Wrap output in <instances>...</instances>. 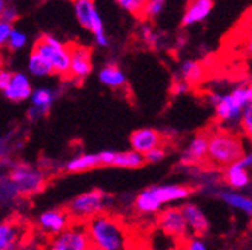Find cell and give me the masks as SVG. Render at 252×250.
<instances>
[{
	"mask_svg": "<svg viewBox=\"0 0 252 250\" xmlns=\"http://www.w3.org/2000/svg\"><path fill=\"white\" fill-rule=\"evenodd\" d=\"M11 181L14 187L21 194H35L42 189L44 174L29 165H17L11 171Z\"/></svg>",
	"mask_w": 252,
	"mask_h": 250,
	"instance_id": "9c48e42d",
	"label": "cell"
},
{
	"mask_svg": "<svg viewBox=\"0 0 252 250\" xmlns=\"http://www.w3.org/2000/svg\"><path fill=\"white\" fill-rule=\"evenodd\" d=\"M6 8V3H5V0H0V14L3 12V9Z\"/></svg>",
	"mask_w": 252,
	"mask_h": 250,
	"instance_id": "60d3db41",
	"label": "cell"
},
{
	"mask_svg": "<svg viewBox=\"0 0 252 250\" xmlns=\"http://www.w3.org/2000/svg\"><path fill=\"white\" fill-rule=\"evenodd\" d=\"M114 154H116V151H111V150L101 151V153H99V158H101V165H102V167H113Z\"/></svg>",
	"mask_w": 252,
	"mask_h": 250,
	"instance_id": "8d00e7d4",
	"label": "cell"
},
{
	"mask_svg": "<svg viewBox=\"0 0 252 250\" xmlns=\"http://www.w3.org/2000/svg\"><path fill=\"white\" fill-rule=\"evenodd\" d=\"M99 165H101L99 153H83L69 159L65 168L68 172H84V171H90L93 168H96Z\"/></svg>",
	"mask_w": 252,
	"mask_h": 250,
	"instance_id": "ffe728a7",
	"label": "cell"
},
{
	"mask_svg": "<svg viewBox=\"0 0 252 250\" xmlns=\"http://www.w3.org/2000/svg\"><path fill=\"white\" fill-rule=\"evenodd\" d=\"M158 226L161 228L164 234L174 240L185 241L189 237V234H191L188 229L182 208L177 207H168L161 210L159 216H158Z\"/></svg>",
	"mask_w": 252,
	"mask_h": 250,
	"instance_id": "ba28073f",
	"label": "cell"
},
{
	"mask_svg": "<svg viewBox=\"0 0 252 250\" xmlns=\"http://www.w3.org/2000/svg\"><path fill=\"white\" fill-rule=\"evenodd\" d=\"M245 153L240 137L227 132L216 131L209 135V151L207 159L218 168H227L228 165L240 161Z\"/></svg>",
	"mask_w": 252,
	"mask_h": 250,
	"instance_id": "3957f363",
	"label": "cell"
},
{
	"mask_svg": "<svg viewBox=\"0 0 252 250\" xmlns=\"http://www.w3.org/2000/svg\"><path fill=\"white\" fill-rule=\"evenodd\" d=\"M27 44V35L20 32L17 28H12L11 32V36H9V41H8V45L12 48V50H20L23 48L24 45Z\"/></svg>",
	"mask_w": 252,
	"mask_h": 250,
	"instance_id": "4dcf8cb0",
	"label": "cell"
},
{
	"mask_svg": "<svg viewBox=\"0 0 252 250\" xmlns=\"http://www.w3.org/2000/svg\"><path fill=\"white\" fill-rule=\"evenodd\" d=\"M225 181H227V184L231 187V189H236V191L245 189V187L249 184L248 168L240 165L239 161L228 165L225 168Z\"/></svg>",
	"mask_w": 252,
	"mask_h": 250,
	"instance_id": "7402d4cb",
	"label": "cell"
},
{
	"mask_svg": "<svg viewBox=\"0 0 252 250\" xmlns=\"http://www.w3.org/2000/svg\"><path fill=\"white\" fill-rule=\"evenodd\" d=\"M0 69H2V57H0Z\"/></svg>",
	"mask_w": 252,
	"mask_h": 250,
	"instance_id": "b9f144b4",
	"label": "cell"
},
{
	"mask_svg": "<svg viewBox=\"0 0 252 250\" xmlns=\"http://www.w3.org/2000/svg\"><path fill=\"white\" fill-rule=\"evenodd\" d=\"M207 151H209V137L197 135L182 151L180 162L183 165H198L207 159Z\"/></svg>",
	"mask_w": 252,
	"mask_h": 250,
	"instance_id": "4fadbf2b",
	"label": "cell"
},
{
	"mask_svg": "<svg viewBox=\"0 0 252 250\" xmlns=\"http://www.w3.org/2000/svg\"><path fill=\"white\" fill-rule=\"evenodd\" d=\"M12 23H8L5 20L0 18V47L8 44L9 41V36H11V32H12Z\"/></svg>",
	"mask_w": 252,
	"mask_h": 250,
	"instance_id": "836d02e7",
	"label": "cell"
},
{
	"mask_svg": "<svg viewBox=\"0 0 252 250\" xmlns=\"http://www.w3.org/2000/svg\"><path fill=\"white\" fill-rule=\"evenodd\" d=\"M71 217L72 216L69 214V211L66 213L62 210H47L39 216L38 223L45 234L56 235L69 226Z\"/></svg>",
	"mask_w": 252,
	"mask_h": 250,
	"instance_id": "7c38bea8",
	"label": "cell"
},
{
	"mask_svg": "<svg viewBox=\"0 0 252 250\" xmlns=\"http://www.w3.org/2000/svg\"><path fill=\"white\" fill-rule=\"evenodd\" d=\"M146 164L144 154L131 148L128 151H119L114 154V161H113V167H119V168H129V169H135L140 168Z\"/></svg>",
	"mask_w": 252,
	"mask_h": 250,
	"instance_id": "cb8c5ba5",
	"label": "cell"
},
{
	"mask_svg": "<svg viewBox=\"0 0 252 250\" xmlns=\"http://www.w3.org/2000/svg\"><path fill=\"white\" fill-rule=\"evenodd\" d=\"M120 9L134 17H143V11L147 0H114Z\"/></svg>",
	"mask_w": 252,
	"mask_h": 250,
	"instance_id": "4316f807",
	"label": "cell"
},
{
	"mask_svg": "<svg viewBox=\"0 0 252 250\" xmlns=\"http://www.w3.org/2000/svg\"><path fill=\"white\" fill-rule=\"evenodd\" d=\"M3 93H5V96L12 102H23L26 99H30L33 90H32L29 77L23 72H17V74H14L11 84L3 90Z\"/></svg>",
	"mask_w": 252,
	"mask_h": 250,
	"instance_id": "e0dca14e",
	"label": "cell"
},
{
	"mask_svg": "<svg viewBox=\"0 0 252 250\" xmlns=\"http://www.w3.org/2000/svg\"><path fill=\"white\" fill-rule=\"evenodd\" d=\"M72 3H74L75 17L80 26L89 30L93 35L94 42H96L98 47H102V48L108 47L110 39L105 33L104 21L96 5H94V0H74Z\"/></svg>",
	"mask_w": 252,
	"mask_h": 250,
	"instance_id": "277c9868",
	"label": "cell"
},
{
	"mask_svg": "<svg viewBox=\"0 0 252 250\" xmlns=\"http://www.w3.org/2000/svg\"><path fill=\"white\" fill-rule=\"evenodd\" d=\"M207 101L213 107L215 115L220 123H240L245 107L252 104V84L236 87L228 93L212 91L207 95Z\"/></svg>",
	"mask_w": 252,
	"mask_h": 250,
	"instance_id": "7a4b0ae2",
	"label": "cell"
},
{
	"mask_svg": "<svg viewBox=\"0 0 252 250\" xmlns=\"http://www.w3.org/2000/svg\"><path fill=\"white\" fill-rule=\"evenodd\" d=\"M188 90H189V84L186 81H183V80H180L179 83H176L174 87H173V91L176 93V95H185Z\"/></svg>",
	"mask_w": 252,
	"mask_h": 250,
	"instance_id": "74e56055",
	"label": "cell"
},
{
	"mask_svg": "<svg viewBox=\"0 0 252 250\" xmlns=\"http://www.w3.org/2000/svg\"><path fill=\"white\" fill-rule=\"evenodd\" d=\"M185 249H189V250H206L207 249V244L206 241L203 240L201 235H189L186 240H185Z\"/></svg>",
	"mask_w": 252,
	"mask_h": 250,
	"instance_id": "d6a6232c",
	"label": "cell"
},
{
	"mask_svg": "<svg viewBox=\"0 0 252 250\" xmlns=\"http://www.w3.org/2000/svg\"><path fill=\"white\" fill-rule=\"evenodd\" d=\"M92 72V58L90 51L84 47H71V77L77 81H83Z\"/></svg>",
	"mask_w": 252,
	"mask_h": 250,
	"instance_id": "9a60e30c",
	"label": "cell"
},
{
	"mask_svg": "<svg viewBox=\"0 0 252 250\" xmlns=\"http://www.w3.org/2000/svg\"><path fill=\"white\" fill-rule=\"evenodd\" d=\"M20 231L14 223H0V250L14 249L18 243Z\"/></svg>",
	"mask_w": 252,
	"mask_h": 250,
	"instance_id": "484cf974",
	"label": "cell"
},
{
	"mask_svg": "<svg viewBox=\"0 0 252 250\" xmlns=\"http://www.w3.org/2000/svg\"><path fill=\"white\" fill-rule=\"evenodd\" d=\"M141 36L143 41L150 47V48H156L158 44H159V35L155 32V28L150 24H144L141 28Z\"/></svg>",
	"mask_w": 252,
	"mask_h": 250,
	"instance_id": "f546056e",
	"label": "cell"
},
{
	"mask_svg": "<svg viewBox=\"0 0 252 250\" xmlns=\"http://www.w3.org/2000/svg\"><path fill=\"white\" fill-rule=\"evenodd\" d=\"M162 142H164V139H162L161 132L150 129V128L138 129V131L132 132L131 137H129L131 148H134V150H137V151H140L143 154H146L152 148L162 145Z\"/></svg>",
	"mask_w": 252,
	"mask_h": 250,
	"instance_id": "2e32d148",
	"label": "cell"
},
{
	"mask_svg": "<svg viewBox=\"0 0 252 250\" xmlns=\"http://www.w3.org/2000/svg\"><path fill=\"white\" fill-rule=\"evenodd\" d=\"M203 75H204V71L198 61L186 60L180 66V80L186 81L189 85L200 83L203 80Z\"/></svg>",
	"mask_w": 252,
	"mask_h": 250,
	"instance_id": "d4e9b609",
	"label": "cell"
},
{
	"mask_svg": "<svg viewBox=\"0 0 252 250\" xmlns=\"http://www.w3.org/2000/svg\"><path fill=\"white\" fill-rule=\"evenodd\" d=\"M239 164L243 165L245 168H251V167H252V148H251L249 151H245V153H243V156L240 158Z\"/></svg>",
	"mask_w": 252,
	"mask_h": 250,
	"instance_id": "f35d334b",
	"label": "cell"
},
{
	"mask_svg": "<svg viewBox=\"0 0 252 250\" xmlns=\"http://www.w3.org/2000/svg\"><path fill=\"white\" fill-rule=\"evenodd\" d=\"M27 71L30 75L42 78V77H48L51 74H54V68L51 61L39 51L33 50L32 54L29 56L27 60Z\"/></svg>",
	"mask_w": 252,
	"mask_h": 250,
	"instance_id": "d6986e66",
	"label": "cell"
},
{
	"mask_svg": "<svg viewBox=\"0 0 252 250\" xmlns=\"http://www.w3.org/2000/svg\"><path fill=\"white\" fill-rule=\"evenodd\" d=\"M246 53H248L249 57L252 58V32H251V35H249V38H248V41H246Z\"/></svg>",
	"mask_w": 252,
	"mask_h": 250,
	"instance_id": "ab89813d",
	"label": "cell"
},
{
	"mask_svg": "<svg viewBox=\"0 0 252 250\" xmlns=\"http://www.w3.org/2000/svg\"><path fill=\"white\" fill-rule=\"evenodd\" d=\"M53 250H89L93 249L87 228H66L62 232L53 235L50 243Z\"/></svg>",
	"mask_w": 252,
	"mask_h": 250,
	"instance_id": "52a82bcc",
	"label": "cell"
},
{
	"mask_svg": "<svg viewBox=\"0 0 252 250\" xmlns=\"http://www.w3.org/2000/svg\"><path fill=\"white\" fill-rule=\"evenodd\" d=\"M144 159L147 164H159L165 159V150L162 148V145L152 148L150 151H147L144 154Z\"/></svg>",
	"mask_w": 252,
	"mask_h": 250,
	"instance_id": "1f68e13d",
	"label": "cell"
},
{
	"mask_svg": "<svg viewBox=\"0 0 252 250\" xmlns=\"http://www.w3.org/2000/svg\"><path fill=\"white\" fill-rule=\"evenodd\" d=\"M98 78L105 87L110 88H120L126 84V75L117 65H105L99 71Z\"/></svg>",
	"mask_w": 252,
	"mask_h": 250,
	"instance_id": "603a6c76",
	"label": "cell"
},
{
	"mask_svg": "<svg viewBox=\"0 0 252 250\" xmlns=\"http://www.w3.org/2000/svg\"><path fill=\"white\" fill-rule=\"evenodd\" d=\"M182 213L185 216V221L188 225V229L194 235H204L209 231V221L204 214V211L192 202H186L182 207Z\"/></svg>",
	"mask_w": 252,
	"mask_h": 250,
	"instance_id": "5bb4252c",
	"label": "cell"
},
{
	"mask_svg": "<svg viewBox=\"0 0 252 250\" xmlns=\"http://www.w3.org/2000/svg\"><path fill=\"white\" fill-rule=\"evenodd\" d=\"M167 5V0H147L144 11H143V18L146 20H155L159 17Z\"/></svg>",
	"mask_w": 252,
	"mask_h": 250,
	"instance_id": "83f0119b",
	"label": "cell"
},
{
	"mask_svg": "<svg viewBox=\"0 0 252 250\" xmlns=\"http://www.w3.org/2000/svg\"><path fill=\"white\" fill-rule=\"evenodd\" d=\"M213 9V0H192L182 17L183 26H194L204 21Z\"/></svg>",
	"mask_w": 252,
	"mask_h": 250,
	"instance_id": "ac0fdd59",
	"label": "cell"
},
{
	"mask_svg": "<svg viewBox=\"0 0 252 250\" xmlns=\"http://www.w3.org/2000/svg\"><path fill=\"white\" fill-rule=\"evenodd\" d=\"M17 17H18V12H17V9L14 6H6L3 9V12L0 14V18L8 21V23H14L17 20Z\"/></svg>",
	"mask_w": 252,
	"mask_h": 250,
	"instance_id": "d590c367",
	"label": "cell"
},
{
	"mask_svg": "<svg viewBox=\"0 0 252 250\" xmlns=\"http://www.w3.org/2000/svg\"><path fill=\"white\" fill-rule=\"evenodd\" d=\"M36 51L42 53L54 68V74L68 75L71 71V48L63 45L59 39L51 35H42L35 44Z\"/></svg>",
	"mask_w": 252,
	"mask_h": 250,
	"instance_id": "5b68a950",
	"label": "cell"
},
{
	"mask_svg": "<svg viewBox=\"0 0 252 250\" xmlns=\"http://www.w3.org/2000/svg\"><path fill=\"white\" fill-rule=\"evenodd\" d=\"M56 99V91L50 87H39L33 90L30 96V108H29V117L32 120L42 118L48 114L50 108L53 107Z\"/></svg>",
	"mask_w": 252,
	"mask_h": 250,
	"instance_id": "8fae6325",
	"label": "cell"
},
{
	"mask_svg": "<svg viewBox=\"0 0 252 250\" xmlns=\"http://www.w3.org/2000/svg\"><path fill=\"white\" fill-rule=\"evenodd\" d=\"M218 198L222 199L227 205L242 211L243 214L252 217V198L242 195L240 192L234 191H219Z\"/></svg>",
	"mask_w": 252,
	"mask_h": 250,
	"instance_id": "44dd1931",
	"label": "cell"
},
{
	"mask_svg": "<svg viewBox=\"0 0 252 250\" xmlns=\"http://www.w3.org/2000/svg\"><path fill=\"white\" fill-rule=\"evenodd\" d=\"M12 77H14V74L11 71H8V69H0V90L3 91L11 84Z\"/></svg>",
	"mask_w": 252,
	"mask_h": 250,
	"instance_id": "e575fe53",
	"label": "cell"
},
{
	"mask_svg": "<svg viewBox=\"0 0 252 250\" xmlns=\"http://www.w3.org/2000/svg\"><path fill=\"white\" fill-rule=\"evenodd\" d=\"M107 204H108V195H105L102 191L93 189L75 196L71 201L68 211L75 219H87L89 221L90 217L104 213Z\"/></svg>",
	"mask_w": 252,
	"mask_h": 250,
	"instance_id": "8992f818",
	"label": "cell"
},
{
	"mask_svg": "<svg viewBox=\"0 0 252 250\" xmlns=\"http://www.w3.org/2000/svg\"><path fill=\"white\" fill-rule=\"evenodd\" d=\"M150 191L156 199V202L161 207L164 204L179 202L185 201L186 198L191 196L192 189L185 184H161V186H150Z\"/></svg>",
	"mask_w": 252,
	"mask_h": 250,
	"instance_id": "30bf717a",
	"label": "cell"
},
{
	"mask_svg": "<svg viewBox=\"0 0 252 250\" xmlns=\"http://www.w3.org/2000/svg\"><path fill=\"white\" fill-rule=\"evenodd\" d=\"M240 129L252 141V104L246 105L240 117Z\"/></svg>",
	"mask_w": 252,
	"mask_h": 250,
	"instance_id": "f1b7e54d",
	"label": "cell"
},
{
	"mask_svg": "<svg viewBox=\"0 0 252 250\" xmlns=\"http://www.w3.org/2000/svg\"><path fill=\"white\" fill-rule=\"evenodd\" d=\"M86 228L90 235L93 249L123 250L129 247L128 229L125 228L120 219L105 211L90 217Z\"/></svg>",
	"mask_w": 252,
	"mask_h": 250,
	"instance_id": "6da1fadb",
	"label": "cell"
}]
</instances>
